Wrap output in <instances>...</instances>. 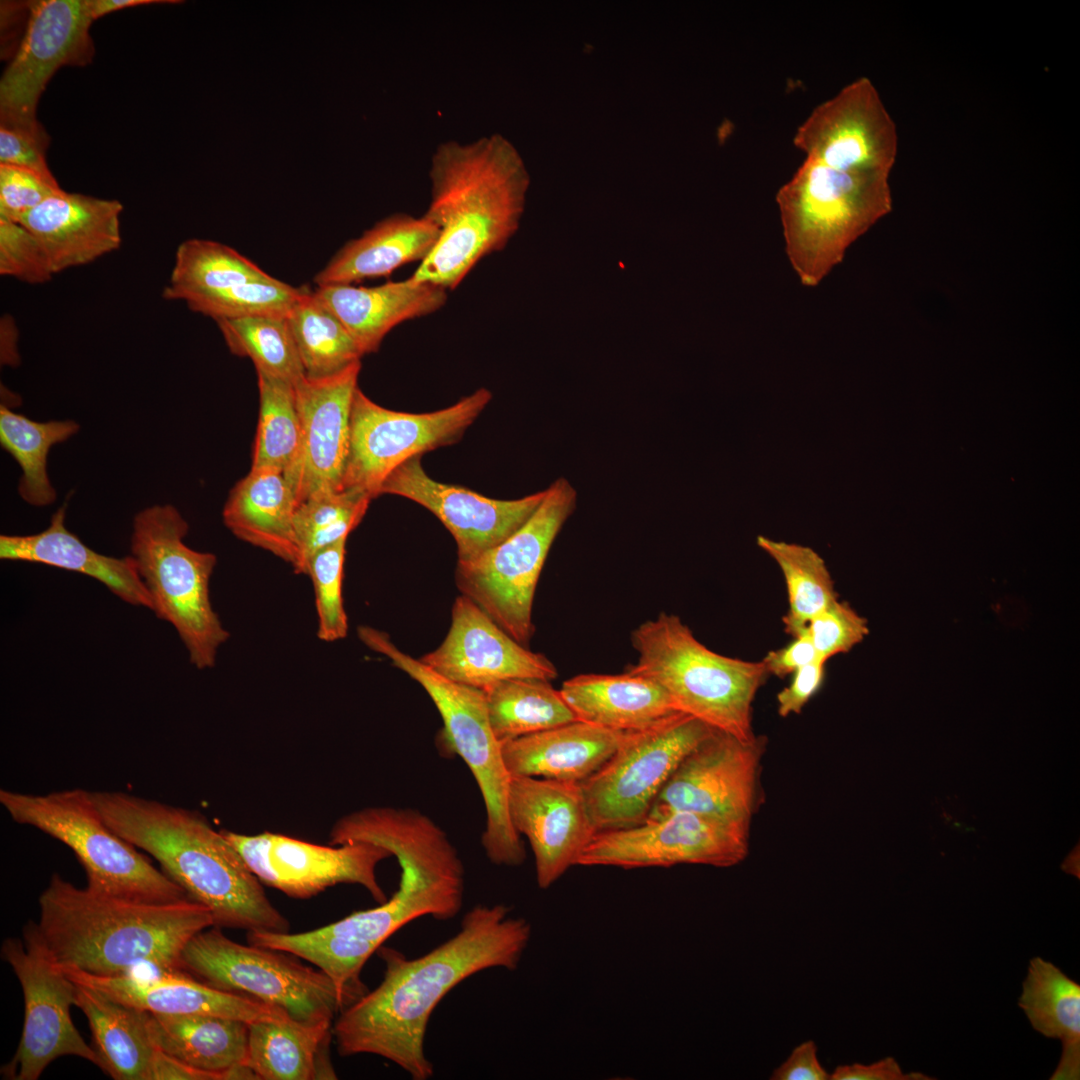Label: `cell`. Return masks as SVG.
<instances>
[{"mask_svg":"<svg viewBox=\"0 0 1080 1080\" xmlns=\"http://www.w3.org/2000/svg\"><path fill=\"white\" fill-rule=\"evenodd\" d=\"M793 142L805 159L776 201L792 268L817 286L889 211L898 136L875 86L860 77L814 108Z\"/></svg>","mask_w":1080,"mask_h":1080,"instance_id":"1","label":"cell"},{"mask_svg":"<svg viewBox=\"0 0 1080 1080\" xmlns=\"http://www.w3.org/2000/svg\"><path fill=\"white\" fill-rule=\"evenodd\" d=\"M504 904L476 905L459 931L430 952L409 959L381 946V983L343 1009L332 1026L341 1056L372 1054L403 1069L413 1080L433 1076L424 1043L439 1002L466 978L489 968L514 970L531 938V925L509 916Z\"/></svg>","mask_w":1080,"mask_h":1080,"instance_id":"2","label":"cell"},{"mask_svg":"<svg viewBox=\"0 0 1080 1080\" xmlns=\"http://www.w3.org/2000/svg\"><path fill=\"white\" fill-rule=\"evenodd\" d=\"M385 847L401 867L399 887L390 899L306 932H247V943L313 964L331 979L348 1007L368 991L360 974L385 940L420 917L451 919L463 904L464 866L442 829L411 821L396 827Z\"/></svg>","mask_w":1080,"mask_h":1080,"instance_id":"3","label":"cell"},{"mask_svg":"<svg viewBox=\"0 0 1080 1080\" xmlns=\"http://www.w3.org/2000/svg\"><path fill=\"white\" fill-rule=\"evenodd\" d=\"M90 794L113 831L152 856L189 899L210 911L213 927L289 931V921L241 854L203 814L126 792Z\"/></svg>","mask_w":1080,"mask_h":1080,"instance_id":"4","label":"cell"},{"mask_svg":"<svg viewBox=\"0 0 1080 1080\" xmlns=\"http://www.w3.org/2000/svg\"><path fill=\"white\" fill-rule=\"evenodd\" d=\"M424 216L438 229L436 246L410 278L455 289L484 257L504 248L517 229L528 186L518 151L503 135L442 142L431 157Z\"/></svg>","mask_w":1080,"mask_h":1080,"instance_id":"5","label":"cell"},{"mask_svg":"<svg viewBox=\"0 0 1080 1080\" xmlns=\"http://www.w3.org/2000/svg\"><path fill=\"white\" fill-rule=\"evenodd\" d=\"M40 933L58 965L96 976L158 970L185 973L181 956L210 911L184 899L138 902L79 888L53 874L39 897Z\"/></svg>","mask_w":1080,"mask_h":1080,"instance_id":"6","label":"cell"},{"mask_svg":"<svg viewBox=\"0 0 1080 1080\" xmlns=\"http://www.w3.org/2000/svg\"><path fill=\"white\" fill-rule=\"evenodd\" d=\"M631 642L638 658L626 670L657 682L678 711L742 741L756 737L752 704L769 675L762 661L710 650L678 616L667 613L640 624Z\"/></svg>","mask_w":1080,"mask_h":1080,"instance_id":"7","label":"cell"},{"mask_svg":"<svg viewBox=\"0 0 1080 1080\" xmlns=\"http://www.w3.org/2000/svg\"><path fill=\"white\" fill-rule=\"evenodd\" d=\"M357 634L364 645L387 657L427 692L443 721L441 741L463 759L480 789L486 811L481 841L488 859L500 866L521 865L526 857L524 845L508 814L511 775L502 743L490 725L484 691L441 676L401 651L384 631L362 625Z\"/></svg>","mask_w":1080,"mask_h":1080,"instance_id":"8","label":"cell"},{"mask_svg":"<svg viewBox=\"0 0 1080 1080\" xmlns=\"http://www.w3.org/2000/svg\"><path fill=\"white\" fill-rule=\"evenodd\" d=\"M189 525L172 505L139 511L132 525L131 557L149 594L156 617L178 633L190 663L202 670L215 665L229 638L210 598L217 563L213 553L188 547Z\"/></svg>","mask_w":1080,"mask_h":1080,"instance_id":"9","label":"cell"},{"mask_svg":"<svg viewBox=\"0 0 1080 1080\" xmlns=\"http://www.w3.org/2000/svg\"><path fill=\"white\" fill-rule=\"evenodd\" d=\"M0 804L15 822L34 827L69 847L85 870L90 890L138 902L189 899L137 847L106 824L90 791L28 794L1 789Z\"/></svg>","mask_w":1080,"mask_h":1080,"instance_id":"10","label":"cell"},{"mask_svg":"<svg viewBox=\"0 0 1080 1080\" xmlns=\"http://www.w3.org/2000/svg\"><path fill=\"white\" fill-rule=\"evenodd\" d=\"M576 501L570 482L556 479L518 530L473 560L457 561L455 583L461 595L523 646L534 633L532 607L540 573Z\"/></svg>","mask_w":1080,"mask_h":1080,"instance_id":"11","label":"cell"},{"mask_svg":"<svg viewBox=\"0 0 1080 1080\" xmlns=\"http://www.w3.org/2000/svg\"><path fill=\"white\" fill-rule=\"evenodd\" d=\"M291 954L233 941L209 927L185 946L181 969L219 990L240 993L307 1024L334 1023L345 1005L331 979Z\"/></svg>","mask_w":1080,"mask_h":1080,"instance_id":"12","label":"cell"},{"mask_svg":"<svg viewBox=\"0 0 1080 1080\" xmlns=\"http://www.w3.org/2000/svg\"><path fill=\"white\" fill-rule=\"evenodd\" d=\"M714 729L677 713L627 731L609 760L580 783L595 832L641 824L674 770Z\"/></svg>","mask_w":1080,"mask_h":1080,"instance_id":"13","label":"cell"},{"mask_svg":"<svg viewBox=\"0 0 1080 1080\" xmlns=\"http://www.w3.org/2000/svg\"><path fill=\"white\" fill-rule=\"evenodd\" d=\"M1 956L13 969L23 991L25 1014L15 1055L1 1069L3 1077L37 1080L61 1056H77L99 1065L98 1056L73 1024L77 985L55 961L38 927L24 925L22 939L7 938Z\"/></svg>","mask_w":1080,"mask_h":1080,"instance_id":"14","label":"cell"},{"mask_svg":"<svg viewBox=\"0 0 1080 1080\" xmlns=\"http://www.w3.org/2000/svg\"><path fill=\"white\" fill-rule=\"evenodd\" d=\"M485 388L429 413L386 409L358 387L352 403L350 449L341 490L379 495L385 479L407 460L454 444L491 400Z\"/></svg>","mask_w":1080,"mask_h":1080,"instance_id":"15","label":"cell"},{"mask_svg":"<svg viewBox=\"0 0 1080 1080\" xmlns=\"http://www.w3.org/2000/svg\"><path fill=\"white\" fill-rule=\"evenodd\" d=\"M749 825L693 812L596 833L577 866L623 869L699 864L731 867L748 854Z\"/></svg>","mask_w":1080,"mask_h":1080,"instance_id":"16","label":"cell"},{"mask_svg":"<svg viewBox=\"0 0 1080 1080\" xmlns=\"http://www.w3.org/2000/svg\"><path fill=\"white\" fill-rule=\"evenodd\" d=\"M24 35L0 81V125L41 130L37 105L47 83L63 66L92 62L94 44L85 0L28 2Z\"/></svg>","mask_w":1080,"mask_h":1080,"instance_id":"17","label":"cell"},{"mask_svg":"<svg viewBox=\"0 0 1080 1080\" xmlns=\"http://www.w3.org/2000/svg\"><path fill=\"white\" fill-rule=\"evenodd\" d=\"M222 832L263 885L291 898L309 899L338 884H357L376 902L387 900L376 868L392 855L381 846L368 842L319 845L270 831Z\"/></svg>","mask_w":1080,"mask_h":1080,"instance_id":"18","label":"cell"},{"mask_svg":"<svg viewBox=\"0 0 1080 1080\" xmlns=\"http://www.w3.org/2000/svg\"><path fill=\"white\" fill-rule=\"evenodd\" d=\"M763 749L761 737L742 741L714 729L680 762L644 821L693 812L750 824Z\"/></svg>","mask_w":1080,"mask_h":1080,"instance_id":"19","label":"cell"},{"mask_svg":"<svg viewBox=\"0 0 1080 1080\" xmlns=\"http://www.w3.org/2000/svg\"><path fill=\"white\" fill-rule=\"evenodd\" d=\"M360 369L359 360L329 375L305 374L294 384L300 444L294 460L283 473L298 505L319 493L341 490Z\"/></svg>","mask_w":1080,"mask_h":1080,"instance_id":"20","label":"cell"},{"mask_svg":"<svg viewBox=\"0 0 1080 1080\" xmlns=\"http://www.w3.org/2000/svg\"><path fill=\"white\" fill-rule=\"evenodd\" d=\"M381 494L405 497L432 512L455 539L458 561H470L518 530L538 508L545 490L515 500L492 499L435 481L423 469L421 456H417L385 479Z\"/></svg>","mask_w":1080,"mask_h":1080,"instance_id":"21","label":"cell"},{"mask_svg":"<svg viewBox=\"0 0 1080 1080\" xmlns=\"http://www.w3.org/2000/svg\"><path fill=\"white\" fill-rule=\"evenodd\" d=\"M508 814L515 831L530 843L541 889L576 866L596 834L580 783L511 776Z\"/></svg>","mask_w":1080,"mask_h":1080,"instance_id":"22","label":"cell"},{"mask_svg":"<svg viewBox=\"0 0 1080 1080\" xmlns=\"http://www.w3.org/2000/svg\"><path fill=\"white\" fill-rule=\"evenodd\" d=\"M451 616L443 642L419 658L441 676L482 690L508 678L557 677L545 655L518 643L466 596L455 599Z\"/></svg>","mask_w":1080,"mask_h":1080,"instance_id":"23","label":"cell"},{"mask_svg":"<svg viewBox=\"0 0 1080 1080\" xmlns=\"http://www.w3.org/2000/svg\"><path fill=\"white\" fill-rule=\"evenodd\" d=\"M60 968L76 984L152 1013L208 1014L247 1023L292 1019L278 1007L247 995L219 990L186 973L153 970L96 976L69 966Z\"/></svg>","mask_w":1080,"mask_h":1080,"instance_id":"24","label":"cell"},{"mask_svg":"<svg viewBox=\"0 0 1080 1080\" xmlns=\"http://www.w3.org/2000/svg\"><path fill=\"white\" fill-rule=\"evenodd\" d=\"M122 210L118 200L63 191L27 212L19 224L36 237L57 274L117 250Z\"/></svg>","mask_w":1080,"mask_h":1080,"instance_id":"25","label":"cell"},{"mask_svg":"<svg viewBox=\"0 0 1080 1080\" xmlns=\"http://www.w3.org/2000/svg\"><path fill=\"white\" fill-rule=\"evenodd\" d=\"M316 297L340 320L362 355L376 352L400 323L432 314L447 301V290L410 277L374 287L318 286Z\"/></svg>","mask_w":1080,"mask_h":1080,"instance_id":"26","label":"cell"},{"mask_svg":"<svg viewBox=\"0 0 1080 1080\" xmlns=\"http://www.w3.org/2000/svg\"><path fill=\"white\" fill-rule=\"evenodd\" d=\"M66 503L46 529L30 535H1L0 559L24 561L77 572L102 583L122 601L151 610L149 594L131 556L117 558L88 547L65 526Z\"/></svg>","mask_w":1080,"mask_h":1080,"instance_id":"27","label":"cell"},{"mask_svg":"<svg viewBox=\"0 0 1080 1080\" xmlns=\"http://www.w3.org/2000/svg\"><path fill=\"white\" fill-rule=\"evenodd\" d=\"M626 732L572 721L502 743L511 776L581 783L614 754Z\"/></svg>","mask_w":1080,"mask_h":1080,"instance_id":"28","label":"cell"},{"mask_svg":"<svg viewBox=\"0 0 1080 1080\" xmlns=\"http://www.w3.org/2000/svg\"><path fill=\"white\" fill-rule=\"evenodd\" d=\"M559 691L576 720L615 731L642 730L682 713L657 682L628 670L577 675Z\"/></svg>","mask_w":1080,"mask_h":1080,"instance_id":"29","label":"cell"},{"mask_svg":"<svg viewBox=\"0 0 1080 1080\" xmlns=\"http://www.w3.org/2000/svg\"><path fill=\"white\" fill-rule=\"evenodd\" d=\"M155 1046L215 1080L256 1079L245 1065L249 1023L208 1014L148 1012Z\"/></svg>","mask_w":1080,"mask_h":1080,"instance_id":"30","label":"cell"},{"mask_svg":"<svg viewBox=\"0 0 1080 1080\" xmlns=\"http://www.w3.org/2000/svg\"><path fill=\"white\" fill-rule=\"evenodd\" d=\"M437 227L424 215L396 213L347 242L314 277L317 286L352 284L390 275L424 261L438 241Z\"/></svg>","mask_w":1080,"mask_h":1080,"instance_id":"31","label":"cell"},{"mask_svg":"<svg viewBox=\"0 0 1080 1080\" xmlns=\"http://www.w3.org/2000/svg\"><path fill=\"white\" fill-rule=\"evenodd\" d=\"M294 491L281 471L250 469L231 489L223 507L227 529L240 540L264 549L293 568L298 562Z\"/></svg>","mask_w":1080,"mask_h":1080,"instance_id":"32","label":"cell"},{"mask_svg":"<svg viewBox=\"0 0 1080 1080\" xmlns=\"http://www.w3.org/2000/svg\"><path fill=\"white\" fill-rule=\"evenodd\" d=\"M76 985V1006L89 1023L98 1067L116 1080H148L157 1051L148 1029V1011Z\"/></svg>","mask_w":1080,"mask_h":1080,"instance_id":"33","label":"cell"},{"mask_svg":"<svg viewBox=\"0 0 1080 1080\" xmlns=\"http://www.w3.org/2000/svg\"><path fill=\"white\" fill-rule=\"evenodd\" d=\"M332 1023L293 1019L249 1023L245 1065L256 1079H336L329 1062Z\"/></svg>","mask_w":1080,"mask_h":1080,"instance_id":"34","label":"cell"},{"mask_svg":"<svg viewBox=\"0 0 1080 1080\" xmlns=\"http://www.w3.org/2000/svg\"><path fill=\"white\" fill-rule=\"evenodd\" d=\"M1031 1026L1041 1035L1062 1042V1054L1052 1080H1075L1080 1075V985L1041 957L1030 960L1018 1001Z\"/></svg>","mask_w":1080,"mask_h":1080,"instance_id":"35","label":"cell"},{"mask_svg":"<svg viewBox=\"0 0 1080 1080\" xmlns=\"http://www.w3.org/2000/svg\"><path fill=\"white\" fill-rule=\"evenodd\" d=\"M491 728L504 743L575 721L550 681L508 678L483 689Z\"/></svg>","mask_w":1080,"mask_h":1080,"instance_id":"36","label":"cell"},{"mask_svg":"<svg viewBox=\"0 0 1080 1080\" xmlns=\"http://www.w3.org/2000/svg\"><path fill=\"white\" fill-rule=\"evenodd\" d=\"M266 272L235 249L206 239H188L175 254V262L162 295L186 305L237 284L269 278Z\"/></svg>","mask_w":1080,"mask_h":1080,"instance_id":"37","label":"cell"},{"mask_svg":"<svg viewBox=\"0 0 1080 1080\" xmlns=\"http://www.w3.org/2000/svg\"><path fill=\"white\" fill-rule=\"evenodd\" d=\"M79 429L73 420L38 422L1 404L0 443L22 471L18 493L26 503L42 507L55 502L57 494L47 473V457L54 445L67 441Z\"/></svg>","mask_w":1080,"mask_h":1080,"instance_id":"38","label":"cell"},{"mask_svg":"<svg viewBox=\"0 0 1080 1080\" xmlns=\"http://www.w3.org/2000/svg\"><path fill=\"white\" fill-rule=\"evenodd\" d=\"M286 319L308 376L335 373L363 356L344 325L307 286Z\"/></svg>","mask_w":1080,"mask_h":1080,"instance_id":"39","label":"cell"},{"mask_svg":"<svg viewBox=\"0 0 1080 1080\" xmlns=\"http://www.w3.org/2000/svg\"><path fill=\"white\" fill-rule=\"evenodd\" d=\"M757 545L780 567L788 595V611L783 617L785 632L795 637L837 594L824 559L812 548L795 543L757 537Z\"/></svg>","mask_w":1080,"mask_h":1080,"instance_id":"40","label":"cell"},{"mask_svg":"<svg viewBox=\"0 0 1080 1080\" xmlns=\"http://www.w3.org/2000/svg\"><path fill=\"white\" fill-rule=\"evenodd\" d=\"M215 322L230 352L249 358L256 372L293 385L305 375L286 317L261 316Z\"/></svg>","mask_w":1080,"mask_h":1080,"instance_id":"41","label":"cell"},{"mask_svg":"<svg viewBox=\"0 0 1080 1080\" xmlns=\"http://www.w3.org/2000/svg\"><path fill=\"white\" fill-rule=\"evenodd\" d=\"M259 418L252 451L251 469L284 472L300 444V419L294 385L257 372Z\"/></svg>","mask_w":1080,"mask_h":1080,"instance_id":"42","label":"cell"},{"mask_svg":"<svg viewBox=\"0 0 1080 1080\" xmlns=\"http://www.w3.org/2000/svg\"><path fill=\"white\" fill-rule=\"evenodd\" d=\"M371 500L366 493L347 489L319 493L300 503L294 516L298 547L294 572L305 575L314 553L339 539L348 538L361 522Z\"/></svg>","mask_w":1080,"mask_h":1080,"instance_id":"43","label":"cell"},{"mask_svg":"<svg viewBox=\"0 0 1080 1080\" xmlns=\"http://www.w3.org/2000/svg\"><path fill=\"white\" fill-rule=\"evenodd\" d=\"M272 276L234 285L187 304L194 312L213 320L249 317H286L302 293Z\"/></svg>","mask_w":1080,"mask_h":1080,"instance_id":"44","label":"cell"},{"mask_svg":"<svg viewBox=\"0 0 1080 1080\" xmlns=\"http://www.w3.org/2000/svg\"><path fill=\"white\" fill-rule=\"evenodd\" d=\"M346 541L342 538L321 548L306 567L314 588L317 636L325 642L341 640L348 632L342 591Z\"/></svg>","mask_w":1080,"mask_h":1080,"instance_id":"45","label":"cell"},{"mask_svg":"<svg viewBox=\"0 0 1080 1080\" xmlns=\"http://www.w3.org/2000/svg\"><path fill=\"white\" fill-rule=\"evenodd\" d=\"M0 274L43 284L54 272L36 237L19 223L0 219Z\"/></svg>","mask_w":1080,"mask_h":1080,"instance_id":"46","label":"cell"},{"mask_svg":"<svg viewBox=\"0 0 1080 1080\" xmlns=\"http://www.w3.org/2000/svg\"><path fill=\"white\" fill-rule=\"evenodd\" d=\"M806 633L817 657L827 662L860 643L869 628L867 620L848 603L836 599L808 623Z\"/></svg>","mask_w":1080,"mask_h":1080,"instance_id":"47","label":"cell"},{"mask_svg":"<svg viewBox=\"0 0 1080 1080\" xmlns=\"http://www.w3.org/2000/svg\"><path fill=\"white\" fill-rule=\"evenodd\" d=\"M63 191L54 176L0 164V219L19 223L27 212Z\"/></svg>","mask_w":1080,"mask_h":1080,"instance_id":"48","label":"cell"},{"mask_svg":"<svg viewBox=\"0 0 1080 1080\" xmlns=\"http://www.w3.org/2000/svg\"><path fill=\"white\" fill-rule=\"evenodd\" d=\"M49 140L44 128L33 131L0 125V164L22 167L52 177L45 157Z\"/></svg>","mask_w":1080,"mask_h":1080,"instance_id":"49","label":"cell"},{"mask_svg":"<svg viewBox=\"0 0 1080 1080\" xmlns=\"http://www.w3.org/2000/svg\"><path fill=\"white\" fill-rule=\"evenodd\" d=\"M826 662L815 659L792 675L790 684L777 694V711L781 717L799 714L820 689L825 677Z\"/></svg>","mask_w":1080,"mask_h":1080,"instance_id":"50","label":"cell"},{"mask_svg":"<svg viewBox=\"0 0 1080 1080\" xmlns=\"http://www.w3.org/2000/svg\"><path fill=\"white\" fill-rule=\"evenodd\" d=\"M817 657L813 644L806 633L793 637L786 646L769 651L761 660L768 674L785 677L813 662Z\"/></svg>","mask_w":1080,"mask_h":1080,"instance_id":"51","label":"cell"},{"mask_svg":"<svg viewBox=\"0 0 1080 1080\" xmlns=\"http://www.w3.org/2000/svg\"><path fill=\"white\" fill-rule=\"evenodd\" d=\"M771 1080H830V1073L821 1065L817 1046L808 1040L793 1049L789 1057L778 1066Z\"/></svg>","mask_w":1080,"mask_h":1080,"instance_id":"52","label":"cell"},{"mask_svg":"<svg viewBox=\"0 0 1080 1080\" xmlns=\"http://www.w3.org/2000/svg\"><path fill=\"white\" fill-rule=\"evenodd\" d=\"M918 1072L905 1073L893 1057H886L871 1064L853 1063L840 1065L830 1074V1080H930Z\"/></svg>","mask_w":1080,"mask_h":1080,"instance_id":"53","label":"cell"},{"mask_svg":"<svg viewBox=\"0 0 1080 1080\" xmlns=\"http://www.w3.org/2000/svg\"><path fill=\"white\" fill-rule=\"evenodd\" d=\"M148 1080H215V1078L183 1064L157 1048L148 1073Z\"/></svg>","mask_w":1080,"mask_h":1080,"instance_id":"54","label":"cell"},{"mask_svg":"<svg viewBox=\"0 0 1080 1080\" xmlns=\"http://www.w3.org/2000/svg\"><path fill=\"white\" fill-rule=\"evenodd\" d=\"M86 7L90 18L94 21L104 15L110 14L117 10L157 4V3H173L174 1H162V0H85Z\"/></svg>","mask_w":1080,"mask_h":1080,"instance_id":"55","label":"cell"},{"mask_svg":"<svg viewBox=\"0 0 1080 1080\" xmlns=\"http://www.w3.org/2000/svg\"><path fill=\"white\" fill-rule=\"evenodd\" d=\"M17 329L11 317H3L1 320V363L8 366H17L20 357L17 351Z\"/></svg>","mask_w":1080,"mask_h":1080,"instance_id":"56","label":"cell"}]
</instances>
